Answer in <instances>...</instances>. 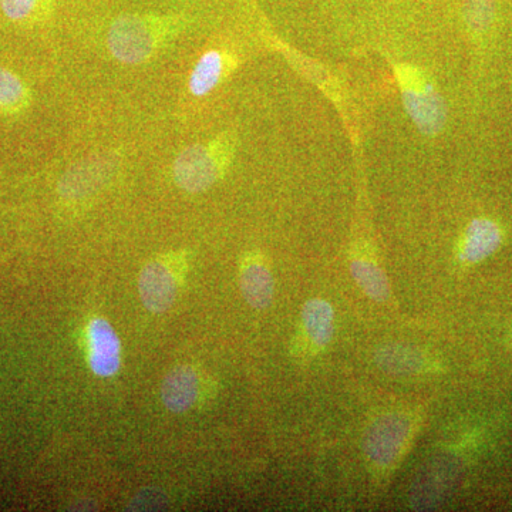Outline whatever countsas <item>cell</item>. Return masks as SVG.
I'll use <instances>...</instances> for the list:
<instances>
[{
    "label": "cell",
    "instance_id": "obj_15",
    "mask_svg": "<svg viewBox=\"0 0 512 512\" xmlns=\"http://www.w3.org/2000/svg\"><path fill=\"white\" fill-rule=\"evenodd\" d=\"M56 0H0V12L15 25H35L52 13Z\"/></svg>",
    "mask_w": 512,
    "mask_h": 512
},
{
    "label": "cell",
    "instance_id": "obj_1",
    "mask_svg": "<svg viewBox=\"0 0 512 512\" xmlns=\"http://www.w3.org/2000/svg\"><path fill=\"white\" fill-rule=\"evenodd\" d=\"M181 15L124 13L111 22L107 49L117 62L138 66L154 59L188 26Z\"/></svg>",
    "mask_w": 512,
    "mask_h": 512
},
{
    "label": "cell",
    "instance_id": "obj_11",
    "mask_svg": "<svg viewBox=\"0 0 512 512\" xmlns=\"http://www.w3.org/2000/svg\"><path fill=\"white\" fill-rule=\"evenodd\" d=\"M234 57L225 50L205 52L192 67L188 77V92L194 97H205L217 89L228 73L234 69Z\"/></svg>",
    "mask_w": 512,
    "mask_h": 512
},
{
    "label": "cell",
    "instance_id": "obj_3",
    "mask_svg": "<svg viewBox=\"0 0 512 512\" xmlns=\"http://www.w3.org/2000/svg\"><path fill=\"white\" fill-rule=\"evenodd\" d=\"M396 77L404 109L420 133L431 137L443 131L447 123L446 101L429 74L412 64H399Z\"/></svg>",
    "mask_w": 512,
    "mask_h": 512
},
{
    "label": "cell",
    "instance_id": "obj_2",
    "mask_svg": "<svg viewBox=\"0 0 512 512\" xmlns=\"http://www.w3.org/2000/svg\"><path fill=\"white\" fill-rule=\"evenodd\" d=\"M237 146V137L224 133L205 143L184 148L173 163L174 183L188 194L210 190L228 173Z\"/></svg>",
    "mask_w": 512,
    "mask_h": 512
},
{
    "label": "cell",
    "instance_id": "obj_13",
    "mask_svg": "<svg viewBox=\"0 0 512 512\" xmlns=\"http://www.w3.org/2000/svg\"><path fill=\"white\" fill-rule=\"evenodd\" d=\"M302 329L309 346L322 350L332 342L335 335V311L325 299H311L303 306Z\"/></svg>",
    "mask_w": 512,
    "mask_h": 512
},
{
    "label": "cell",
    "instance_id": "obj_8",
    "mask_svg": "<svg viewBox=\"0 0 512 512\" xmlns=\"http://www.w3.org/2000/svg\"><path fill=\"white\" fill-rule=\"evenodd\" d=\"M349 258L350 271L362 291L373 301H389V284L372 245L367 241L355 242L350 249Z\"/></svg>",
    "mask_w": 512,
    "mask_h": 512
},
{
    "label": "cell",
    "instance_id": "obj_14",
    "mask_svg": "<svg viewBox=\"0 0 512 512\" xmlns=\"http://www.w3.org/2000/svg\"><path fill=\"white\" fill-rule=\"evenodd\" d=\"M33 94L28 83L8 69L0 66V116L16 117L32 106Z\"/></svg>",
    "mask_w": 512,
    "mask_h": 512
},
{
    "label": "cell",
    "instance_id": "obj_6",
    "mask_svg": "<svg viewBox=\"0 0 512 512\" xmlns=\"http://www.w3.org/2000/svg\"><path fill=\"white\" fill-rule=\"evenodd\" d=\"M84 335L90 370L103 379L116 376L121 367V342L109 320L93 316Z\"/></svg>",
    "mask_w": 512,
    "mask_h": 512
},
{
    "label": "cell",
    "instance_id": "obj_5",
    "mask_svg": "<svg viewBox=\"0 0 512 512\" xmlns=\"http://www.w3.org/2000/svg\"><path fill=\"white\" fill-rule=\"evenodd\" d=\"M119 160L113 156L87 158L74 164L60 178L57 195L64 205L76 207L96 197L117 173Z\"/></svg>",
    "mask_w": 512,
    "mask_h": 512
},
{
    "label": "cell",
    "instance_id": "obj_9",
    "mask_svg": "<svg viewBox=\"0 0 512 512\" xmlns=\"http://www.w3.org/2000/svg\"><path fill=\"white\" fill-rule=\"evenodd\" d=\"M409 437V421L399 416L386 417L376 424L367 440L370 458L379 466H389L400 457Z\"/></svg>",
    "mask_w": 512,
    "mask_h": 512
},
{
    "label": "cell",
    "instance_id": "obj_4",
    "mask_svg": "<svg viewBox=\"0 0 512 512\" xmlns=\"http://www.w3.org/2000/svg\"><path fill=\"white\" fill-rule=\"evenodd\" d=\"M187 266L184 251L157 256L143 266L138 276V293L147 311L165 313L173 308Z\"/></svg>",
    "mask_w": 512,
    "mask_h": 512
},
{
    "label": "cell",
    "instance_id": "obj_10",
    "mask_svg": "<svg viewBox=\"0 0 512 512\" xmlns=\"http://www.w3.org/2000/svg\"><path fill=\"white\" fill-rule=\"evenodd\" d=\"M201 394V377L194 366L174 367L161 384V402L171 413L190 412Z\"/></svg>",
    "mask_w": 512,
    "mask_h": 512
},
{
    "label": "cell",
    "instance_id": "obj_16",
    "mask_svg": "<svg viewBox=\"0 0 512 512\" xmlns=\"http://www.w3.org/2000/svg\"><path fill=\"white\" fill-rule=\"evenodd\" d=\"M495 0H466L464 16L468 26L476 32H483L494 19Z\"/></svg>",
    "mask_w": 512,
    "mask_h": 512
},
{
    "label": "cell",
    "instance_id": "obj_17",
    "mask_svg": "<svg viewBox=\"0 0 512 512\" xmlns=\"http://www.w3.org/2000/svg\"><path fill=\"white\" fill-rule=\"evenodd\" d=\"M161 497L163 495H160L157 493H153V491H146L144 494H138L136 498H134L133 501H131L130 504H128L127 510L131 511H151V510H158V508H161L160 505H163V501H161Z\"/></svg>",
    "mask_w": 512,
    "mask_h": 512
},
{
    "label": "cell",
    "instance_id": "obj_7",
    "mask_svg": "<svg viewBox=\"0 0 512 512\" xmlns=\"http://www.w3.org/2000/svg\"><path fill=\"white\" fill-rule=\"evenodd\" d=\"M239 289L248 305L258 311L274 302V275L262 252L251 251L242 256L239 262Z\"/></svg>",
    "mask_w": 512,
    "mask_h": 512
},
{
    "label": "cell",
    "instance_id": "obj_12",
    "mask_svg": "<svg viewBox=\"0 0 512 512\" xmlns=\"http://www.w3.org/2000/svg\"><path fill=\"white\" fill-rule=\"evenodd\" d=\"M501 244V231L495 222L474 220L468 225L466 234L458 248V258L466 264H477L493 255Z\"/></svg>",
    "mask_w": 512,
    "mask_h": 512
}]
</instances>
